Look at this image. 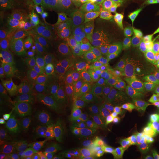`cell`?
<instances>
[{
  "label": "cell",
  "mask_w": 159,
  "mask_h": 159,
  "mask_svg": "<svg viewBox=\"0 0 159 159\" xmlns=\"http://www.w3.org/2000/svg\"><path fill=\"white\" fill-rule=\"evenodd\" d=\"M68 116L35 118L29 131V143L43 159H80L73 144Z\"/></svg>",
  "instance_id": "6da1fadb"
},
{
  "label": "cell",
  "mask_w": 159,
  "mask_h": 159,
  "mask_svg": "<svg viewBox=\"0 0 159 159\" xmlns=\"http://www.w3.org/2000/svg\"><path fill=\"white\" fill-rule=\"evenodd\" d=\"M53 85L40 88L20 109L10 118L1 121L0 144L4 150L25 149L29 142V131Z\"/></svg>",
  "instance_id": "7a4b0ae2"
},
{
  "label": "cell",
  "mask_w": 159,
  "mask_h": 159,
  "mask_svg": "<svg viewBox=\"0 0 159 159\" xmlns=\"http://www.w3.org/2000/svg\"><path fill=\"white\" fill-rule=\"evenodd\" d=\"M85 45L75 30L62 26L37 29L31 43L35 51L57 62L73 60L85 51Z\"/></svg>",
  "instance_id": "3957f363"
},
{
  "label": "cell",
  "mask_w": 159,
  "mask_h": 159,
  "mask_svg": "<svg viewBox=\"0 0 159 159\" xmlns=\"http://www.w3.org/2000/svg\"><path fill=\"white\" fill-rule=\"evenodd\" d=\"M49 18L48 6L43 0H0L1 26L6 30L43 26Z\"/></svg>",
  "instance_id": "277c9868"
},
{
  "label": "cell",
  "mask_w": 159,
  "mask_h": 159,
  "mask_svg": "<svg viewBox=\"0 0 159 159\" xmlns=\"http://www.w3.org/2000/svg\"><path fill=\"white\" fill-rule=\"evenodd\" d=\"M143 74L135 67L122 68L94 89L86 92L89 105L95 108L109 102L122 104L140 84Z\"/></svg>",
  "instance_id": "5b68a950"
},
{
  "label": "cell",
  "mask_w": 159,
  "mask_h": 159,
  "mask_svg": "<svg viewBox=\"0 0 159 159\" xmlns=\"http://www.w3.org/2000/svg\"><path fill=\"white\" fill-rule=\"evenodd\" d=\"M96 110L104 112L115 125L129 138L141 153L148 142V120L122 104L109 102L100 104Z\"/></svg>",
  "instance_id": "8992f818"
},
{
  "label": "cell",
  "mask_w": 159,
  "mask_h": 159,
  "mask_svg": "<svg viewBox=\"0 0 159 159\" xmlns=\"http://www.w3.org/2000/svg\"><path fill=\"white\" fill-rule=\"evenodd\" d=\"M20 64L23 82L28 88L37 90L53 85L59 62L45 57L30 45L23 51Z\"/></svg>",
  "instance_id": "52a82bcc"
},
{
  "label": "cell",
  "mask_w": 159,
  "mask_h": 159,
  "mask_svg": "<svg viewBox=\"0 0 159 159\" xmlns=\"http://www.w3.org/2000/svg\"><path fill=\"white\" fill-rule=\"evenodd\" d=\"M89 105L86 92H77L67 88L53 87L47 95L35 118L68 116L75 111Z\"/></svg>",
  "instance_id": "ba28073f"
},
{
  "label": "cell",
  "mask_w": 159,
  "mask_h": 159,
  "mask_svg": "<svg viewBox=\"0 0 159 159\" xmlns=\"http://www.w3.org/2000/svg\"><path fill=\"white\" fill-rule=\"evenodd\" d=\"M122 105L140 114L148 121L157 118L159 97L152 78L147 74H142L140 84Z\"/></svg>",
  "instance_id": "9c48e42d"
},
{
  "label": "cell",
  "mask_w": 159,
  "mask_h": 159,
  "mask_svg": "<svg viewBox=\"0 0 159 159\" xmlns=\"http://www.w3.org/2000/svg\"><path fill=\"white\" fill-rule=\"evenodd\" d=\"M93 106L83 109L78 117L70 123L73 144L77 150L90 148L100 134V120Z\"/></svg>",
  "instance_id": "30bf717a"
},
{
  "label": "cell",
  "mask_w": 159,
  "mask_h": 159,
  "mask_svg": "<svg viewBox=\"0 0 159 159\" xmlns=\"http://www.w3.org/2000/svg\"><path fill=\"white\" fill-rule=\"evenodd\" d=\"M85 51L91 61L112 76L122 69L113 45L103 36L101 29L97 30L86 44Z\"/></svg>",
  "instance_id": "8fae6325"
},
{
  "label": "cell",
  "mask_w": 159,
  "mask_h": 159,
  "mask_svg": "<svg viewBox=\"0 0 159 159\" xmlns=\"http://www.w3.org/2000/svg\"><path fill=\"white\" fill-rule=\"evenodd\" d=\"M102 119V129L107 138L110 155L112 159H137L139 152L122 131L112 122L104 112H100Z\"/></svg>",
  "instance_id": "7c38bea8"
},
{
  "label": "cell",
  "mask_w": 159,
  "mask_h": 159,
  "mask_svg": "<svg viewBox=\"0 0 159 159\" xmlns=\"http://www.w3.org/2000/svg\"><path fill=\"white\" fill-rule=\"evenodd\" d=\"M122 14L134 27L159 29V0H128Z\"/></svg>",
  "instance_id": "4fadbf2b"
},
{
  "label": "cell",
  "mask_w": 159,
  "mask_h": 159,
  "mask_svg": "<svg viewBox=\"0 0 159 159\" xmlns=\"http://www.w3.org/2000/svg\"><path fill=\"white\" fill-rule=\"evenodd\" d=\"M37 90L31 89L27 86L21 88L13 84L2 87L0 90V120L3 121L13 116Z\"/></svg>",
  "instance_id": "5bb4252c"
},
{
  "label": "cell",
  "mask_w": 159,
  "mask_h": 159,
  "mask_svg": "<svg viewBox=\"0 0 159 159\" xmlns=\"http://www.w3.org/2000/svg\"><path fill=\"white\" fill-rule=\"evenodd\" d=\"M89 56L84 51L73 59L76 64L74 79L67 89L77 92H89L97 87V81L89 62Z\"/></svg>",
  "instance_id": "9a60e30c"
},
{
  "label": "cell",
  "mask_w": 159,
  "mask_h": 159,
  "mask_svg": "<svg viewBox=\"0 0 159 159\" xmlns=\"http://www.w3.org/2000/svg\"><path fill=\"white\" fill-rule=\"evenodd\" d=\"M49 7L57 11H73L84 16L96 2L94 0H43Z\"/></svg>",
  "instance_id": "2e32d148"
},
{
  "label": "cell",
  "mask_w": 159,
  "mask_h": 159,
  "mask_svg": "<svg viewBox=\"0 0 159 159\" xmlns=\"http://www.w3.org/2000/svg\"><path fill=\"white\" fill-rule=\"evenodd\" d=\"M102 26L108 29L111 36L119 43H123L131 35V23L126 19L118 20L111 16L104 15L102 20Z\"/></svg>",
  "instance_id": "e0dca14e"
},
{
  "label": "cell",
  "mask_w": 159,
  "mask_h": 159,
  "mask_svg": "<svg viewBox=\"0 0 159 159\" xmlns=\"http://www.w3.org/2000/svg\"><path fill=\"white\" fill-rule=\"evenodd\" d=\"M76 71V64L73 60H64L59 62L57 74L53 80V87L67 88L74 79Z\"/></svg>",
  "instance_id": "ac0fdd59"
},
{
  "label": "cell",
  "mask_w": 159,
  "mask_h": 159,
  "mask_svg": "<svg viewBox=\"0 0 159 159\" xmlns=\"http://www.w3.org/2000/svg\"><path fill=\"white\" fill-rule=\"evenodd\" d=\"M122 45L124 48L125 55L130 59L131 62L133 63L134 67H135L139 71L144 72L140 67V66L138 65L136 61V56L138 55V53L144 48V45H145V42H144L143 38L139 35H132L131 34L127 39H125L122 43Z\"/></svg>",
  "instance_id": "d6986e66"
},
{
  "label": "cell",
  "mask_w": 159,
  "mask_h": 159,
  "mask_svg": "<svg viewBox=\"0 0 159 159\" xmlns=\"http://www.w3.org/2000/svg\"><path fill=\"white\" fill-rule=\"evenodd\" d=\"M100 10L106 16L115 17L122 14L127 6L128 0H94Z\"/></svg>",
  "instance_id": "ffe728a7"
},
{
  "label": "cell",
  "mask_w": 159,
  "mask_h": 159,
  "mask_svg": "<svg viewBox=\"0 0 159 159\" xmlns=\"http://www.w3.org/2000/svg\"><path fill=\"white\" fill-rule=\"evenodd\" d=\"M0 159H36L34 155L26 148L21 150H4L1 149Z\"/></svg>",
  "instance_id": "44dd1931"
},
{
  "label": "cell",
  "mask_w": 159,
  "mask_h": 159,
  "mask_svg": "<svg viewBox=\"0 0 159 159\" xmlns=\"http://www.w3.org/2000/svg\"><path fill=\"white\" fill-rule=\"evenodd\" d=\"M93 148L97 151V153L102 155L103 157H106V155L110 153V147H109V142L105 134H100L96 141L93 143Z\"/></svg>",
  "instance_id": "7402d4cb"
},
{
  "label": "cell",
  "mask_w": 159,
  "mask_h": 159,
  "mask_svg": "<svg viewBox=\"0 0 159 159\" xmlns=\"http://www.w3.org/2000/svg\"><path fill=\"white\" fill-rule=\"evenodd\" d=\"M80 159H105V157L97 153L93 148H89L80 155Z\"/></svg>",
  "instance_id": "603a6c76"
}]
</instances>
